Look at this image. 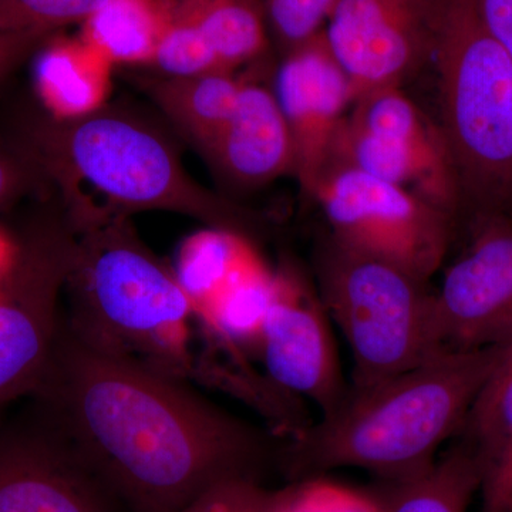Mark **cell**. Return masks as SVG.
Returning <instances> with one entry per match:
<instances>
[{
	"instance_id": "cell-18",
	"label": "cell",
	"mask_w": 512,
	"mask_h": 512,
	"mask_svg": "<svg viewBox=\"0 0 512 512\" xmlns=\"http://www.w3.org/2000/svg\"><path fill=\"white\" fill-rule=\"evenodd\" d=\"M461 433L480 471V512L512 507V360L498 363Z\"/></svg>"
},
{
	"instance_id": "cell-17",
	"label": "cell",
	"mask_w": 512,
	"mask_h": 512,
	"mask_svg": "<svg viewBox=\"0 0 512 512\" xmlns=\"http://www.w3.org/2000/svg\"><path fill=\"white\" fill-rule=\"evenodd\" d=\"M173 269L201 322L228 293L271 271L252 238L210 227L181 242Z\"/></svg>"
},
{
	"instance_id": "cell-9",
	"label": "cell",
	"mask_w": 512,
	"mask_h": 512,
	"mask_svg": "<svg viewBox=\"0 0 512 512\" xmlns=\"http://www.w3.org/2000/svg\"><path fill=\"white\" fill-rule=\"evenodd\" d=\"M329 165L355 168L413 191L451 217L460 214V188L443 131L402 87L367 94L353 119L346 114Z\"/></svg>"
},
{
	"instance_id": "cell-32",
	"label": "cell",
	"mask_w": 512,
	"mask_h": 512,
	"mask_svg": "<svg viewBox=\"0 0 512 512\" xmlns=\"http://www.w3.org/2000/svg\"><path fill=\"white\" fill-rule=\"evenodd\" d=\"M500 348V360H498V363H505V362H511L512 360V333L510 335V338L505 340V343L503 345L498 346Z\"/></svg>"
},
{
	"instance_id": "cell-28",
	"label": "cell",
	"mask_w": 512,
	"mask_h": 512,
	"mask_svg": "<svg viewBox=\"0 0 512 512\" xmlns=\"http://www.w3.org/2000/svg\"><path fill=\"white\" fill-rule=\"evenodd\" d=\"M271 490L256 478H232L208 488L177 512H268Z\"/></svg>"
},
{
	"instance_id": "cell-12",
	"label": "cell",
	"mask_w": 512,
	"mask_h": 512,
	"mask_svg": "<svg viewBox=\"0 0 512 512\" xmlns=\"http://www.w3.org/2000/svg\"><path fill=\"white\" fill-rule=\"evenodd\" d=\"M256 353L275 389L311 400L322 416L348 393L325 305L293 266L276 271Z\"/></svg>"
},
{
	"instance_id": "cell-14",
	"label": "cell",
	"mask_w": 512,
	"mask_h": 512,
	"mask_svg": "<svg viewBox=\"0 0 512 512\" xmlns=\"http://www.w3.org/2000/svg\"><path fill=\"white\" fill-rule=\"evenodd\" d=\"M274 92L295 148L296 181L312 198L340 124L353 106L348 74L323 30L281 56Z\"/></svg>"
},
{
	"instance_id": "cell-11",
	"label": "cell",
	"mask_w": 512,
	"mask_h": 512,
	"mask_svg": "<svg viewBox=\"0 0 512 512\" xmlns=\"http://www.w3.org/2000/svg\"><path fill=\"white\" fill-rule=\"evenodd\" d=\"M32 410L0 423V512H126L72 441Z\"/></svg>"
},
{
	"instance_id": "cell-7",
	"label": "cell",
	"mask_w": 512,
	"mask_h": 512,
	"mask_svg": "<svg viewBox=\"0 0 512 512\" xmlns=\"http://www.w3.org/2000/svg\"><path fill=\"white\" fill-rule=\"evenodd\" d=\"M13 235L15 256L0 279V410L32 396L52 359L77 228L47 197Z\"/></svg>"
},
{
	"instance_id": "cell-22",
	"label": "cell",
	"mask_w": 512,
	"mask_h": 512,
	"mask_svg": "<svg viewBox=\"0 0 512 512\" xmlns=\"http://www.w3.org/2000/svg\"><path fill=\"white\" fill-rule=\"evenodd\" d=\"M200 28L227 69L264 62L269 28L262 0H171Z\"/></svg>"
},
{
	"instance_id": "cell-16",
	"label": "cell",
	"mask_w": 512,
	"mask_h": 512,
	"mask_svg": "<svg viewBox=\"0 0 512 512\" xmlns=\"http://www.w3.org/2000/svg\"><path fill=\"white\" fill-rule=\"evenodd\" d=\"M32 59L37 104L55 119H80L109 104L114 64L82 36L55 33Z\"/></svg>"
},
{
	"instance_id": "cell-25",
	"label": "cell",
	"mask_w": 512,
	"mask_h": 512,
	"mask_svg": "<svg viewBox=\"0 0 512 512\" xmlns=\"http://www.w3.org/2000/svg\"><path fill=\"white\" fill-rule=\"evenodd\" d=\"M104 0H0V30L55 35L82 26Z\"/></svg>"
},
{
	"instance_id": "cell-15",
	"label": "cell",
	"mask_w": 512,
	"mask_h": 512,
	"mask_svg": "<svg viewBox=\"0 0 512 512\" xmlns=\"http://www.w3.org/2000/svg\"><path fill=\"white\" fill-rule=\"evenodd\" d=\"M202 157L239 190L295 177V148L274 89L244 79L237 109Z\"/></svg>"
},
{
	"instance_id": "cell-3",
	"label": "cell",
	"mask_w": 512,
	"mask_h": 512,
	"mask_svg": "<svg viewBox=\"0 0 512 512\" xmlns=\"http://www.w3.org/2000/svg\"><path fill=\"white\" fill-rule=\"evenodd\" d=\"M500 348L447 352L366 386L349 387L335 410L281 448L286 473L319 476L359 468L379 481L419 473L461 433L493 376Z\"/></svg>"
},
{
	"instance_id": "cell-29",
	"label": "cell",
	"mask_w": 512,
	"mask_h": 512,
	"mask_svg": "<svg viewBox=\"0 0 512 512\" xmlns=\"http://www.w3.org/2000/svg\"><path fill=\"white\" fill-rule=\"evenodd\" d=\"M46 33L6 32L0 30V83L35 55L36 50L45 43Z\"/></svg>"
},
{
	"instance_id": "cell-13",
	"label": "cell",
	"mask_w": 512,
	"mask_h": 512,
	"mask_svg": "<svg viewBox=\"0 0 512 512\" xmlns=\"http://www.w3.org/2000/svg\"><path fill=\"white\" fill-rule=\"evenodd\" d=\"M441 352L498 348L512 333V220L473 218L466 251L433 292Z\"/></svg>"
},
{
	"instance_id": "cell-20",
	"label": "cell",
	"mask_w": 512,
	"mask_h": 512,
	"mask_svg": "<svg viewBox=\"0 0 512 512\" xmlns=\"http://www.w3.org/2000/svg\"><path fill=\"white\" fill-rule=\"evenodd\" d=\"M375 493L383 512H470L480 493V471L470 448L461 441L419 473L380 481Z\"/></svg>"
},
{
	"instance_id": "cell-4",
	"label": "cell",
	"mask_w": 512,
	"mask_h": 512,
	"mask_svg": "<svg viewBox=\"0 0 512 512\" xmlns=\"http://www.w3.org/2000/svg\"><path fill=\"white\" fill-rule=\"evenodd\" d=\"M64 303L67 323L101 348L178 379L194 373L191 303L127 217L77 231Z\"/></svg>"
},
{
	"instance_id": "cell-1",
	"label": "cell",
	"mask_w": 512,
	"mask_h": 512,
	"mask_svg": "<svg viewBox=\"0 0 512 512\" xmlns=\"http://www.w3.org/2000/svg\"><path fill=\"white\" fill-rule=\"evenodd\" d=\"M30 399L126 512H177L208 488L256 478L281 450L268 434L208 402L184 379L60 326Z\"/></svg>"
},
{
	"instance_id": "cell-5",
	"label": "cell",
	"mask_w": 512,
	"mask_h": 512,
	"mask_svg": "<svg viewBox=\"0 0 512 512\" xmlns=\"http://www.w3.org/2000/svg\"><path fill=\"white\" fill-rule=\"evenodd\" d=\"M431 62L461 210L512 220V63L477 0H434Z\"/></svg>"
},
{
	"instance_id": "cell-2",
	"label": "cell",
	"mask_w": 512,
	"mask_h": 512,
	"mask_svg": "<svg viewBox=\"0 0 512 512\" xmlns=\"http://www.w3.org/2000/svg\"><path fill=\"white\" fill-rule=\"evenodd\" d=\"M2 126L35 157L77 229L165 211L249 238L265 231L261 214L197 183L171 141L126 109L109 103L90 116L59 120L26 101Z\"/></svg>"
},
{
	"instance_id": "cell-24",
	"label": "cell",
	"mask_w": 512,
	"mask_h": 512,
	"mask_svg": "<svg viewBox=\"0 0 512 512\" xmlns=\"http://www.w3.org/2000/svg\"><path fill=\"white\" fill-rule=\"evenodd\" d=\"M268 512H383V508L375 490H359L319 474L271 490Z\"/></svg>"
},
{
	"instance_id": "cell-27",
	"label": "cell",
	"mask_w": 512,
	"mask_h": 512,
	"mask_svg": "<svg viewBox=\"0 0 512 512\" xmlns=\"http://www.w3.org/2000/svg\"><path fill=\"white\" fill-rule=\"evenodd\" d=\"M281 56L325 29L336 0H262Z\"/></svg>"
},
{
	"instance_id": "cell-31",
	"label": "cell",
	"mask_w": 512,
	"mask_h": 512,
	"mask_svg": "<svg viewBox=\"0 0 512 512\" xmlns=\"http://www.w3.org/2000/svg\"><path fill=\"white\" fill-rule=\"evenodd\" d=\"M16 241L15 235L9 234L5 229L0 228V279L8 272L15 256Z\"/></svg>"
},
{
	"instance_id": "cell-6",
	"label": "cell",
	"mask_w": 512,
	"mask_h": 512,
	"mask_svg": "<svg viewBox=\"0 0 512 512\" xmlns=\"http://www.w3.org/2000/svg\"><path fill=\"white\" fill-rule=\"evenodd\" d=\"M316 265L320 299L352 353L353 386L399 375L443 353L429 282L332 237Z\"/></svg>"
},
{
	"instance_id": "cell-10",
	"label": "cell",
	"mask_w": 512,
	"mask_h": 512,
	"mask_svg": "<svg viewBox=\"0 0 512 512\" xmlns=\"http://www.w3.org/2000/svg\"><path fill=\"white\" fill-rule=\"evenodd\" d=\"M434 0H336L326 40L348 74L353 103L403 87L431 63Z\"/></svg>"
},
{
	"instance_id": "cell-26",
	"label": "cell",
	"mask_w": 512,
	"mask_h": 512,
	"mask_svg": "<svg viewBox=\"0 0 512 512\" xmlns=\"http://www.w3.org/2000/svg\"><path fill=\"white\" fill-rule=\"evenodd\" d=\"M53 192L42 167L28 148L0 126V211L25 198L49 197Z\"/></svg>"
},
{
	"instance_id": "cell-30",
	"label": "cell",
	"mask_w": 512,
	"mask_h": 512,
	"mask_svg": "<svg viewBox=\"0 0 512 512\" xmlns=\"http://www.w3.org/2000/svg\"><path fill=\"white\" fill-rule=\"evenodd\" d=\"M477 6L485 25L512 63V0H477Z\"/></svg>"
},
{
	"instance_id": "cell-33",
	"label": "cell",
	"mask_w": 512,
	"mask_h": 512,
	"mask_svg": "<svg viewBox=\"0 0 512 512\" xmlns=\"http://www.w3.org/2000/svg\"><path fill=\"white\" fill-rule=\"evenodd\" d=\"M510 512H512V507H511V511Z\"/></svg>"
},
{
	"instance_id": "cell-19",
	"label": "cell",
	"mask_w": 512,
	"mask_h": 512,
	"mask_svg": "<svg viewBox=\"0 0 512 512\" xmlns=\"http://www.w3.org/2000/svg\"><path fill=\"white\" fill-rule=\"evenodd\" d=\"M244 77L215 72L190 77L151 76L140 87L201 156L210 150L237 109Z\"/></svg>"
},
{
	"instance_id": "cell-8",
	"label": "cell",
	"mask_w": 512,
	"mask_h": 512,
	"mask_svg": "<svg viewBox=\"0 0 512 512\" xmlns=\"http://www.w3.org/2000/svg\"><path fill=\"white\" fill-rule=\"evenodd\" d=\"M312 200L329 222L330 237L346 247L426 282L443 265L456 218L407 188L329 165Z\"/></svg>"
},
{
	"instance_id": "cell-21",
	"label": "cell",
	"mask_w": 512,
	"mask_h": 512,
	"mask_svg": "<svg viewBox=\"0 0 512 512\" xmlns=\"http://www.w3.org/2000/svg\"><path fill=\"white\" fill-rule=\"evenodd\" d=\"M168 20L167 0H104L82 25L80 36L114 66H150Z\"/></svg>"
},
{
	"instance_id": "cell-23",
	"label": "cell",
	"mask_w": 512,
	"mask_h": 512,
	"mask_svg": "<svg viewBox=\"0 0 512 512\" xmlns=\"http://www.w3.org/2000/svg\"><path fill=\"white\" fill-rule=\"evenodd\" d=\"M168 3V20L163 39L150 69L156 76L190 77L215 72H232L221 62L207 37L190 16Z\"/></svg>"
}]
</instances>
